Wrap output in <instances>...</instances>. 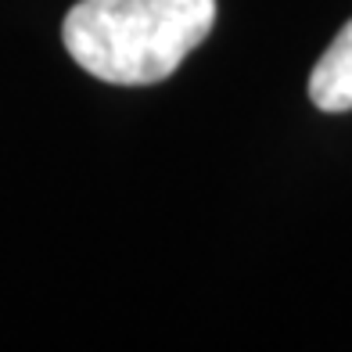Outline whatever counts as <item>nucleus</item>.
<instances>
[{"label": "nucleus", "instance_id": "obj_2", "mask_svg": "<svg viewBox=\"0 0 352 352\" xmlns=\"http://www.w3.org/2000/svg\"><path fill=\"white\" fill-rule=\"evenodd\" d=\"M309 101L320 111H331V116L352 111V19L313 65Z\"/></svg>", "mask_w": 352, "mask_h": 352}, {"label": "nucleus", "instance_id": "obj_1", "mask_svg": "<svg viewBox=\"0 0 352 352\" xmlns=\"http://www.w3.org/2000/svg\"><path fill=\"white\" fill-rule=\"evenodd\" d=\"M216 0H79L61 22L72 61L101 83L169 79L212 33Z\"/></svg>", "mask_w": 352, "mask_h": 352}]
</instances>
